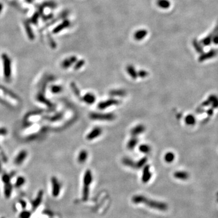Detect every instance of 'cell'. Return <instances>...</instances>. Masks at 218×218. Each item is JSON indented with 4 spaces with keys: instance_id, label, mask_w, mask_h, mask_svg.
I'll return each instance as SVG.
<instances>
[{
    "instance_id": "1",
    "label": "cell",
    "mask_w": 218,
    "mask_h": 218,
    "mask_svg": "<svg viewBox=\"0 0 218 218\" xmlns=\"http://www.w3.org/2000/svg\"><path fill=\"white\" fill-rule=\"evenodd\" d=\"M132 202L135 204H141L143 203L147 206L148 207L156 209L160 211H166L168 210V205L165 203L158 202L153 200H150L147 198L142 195H136L132 198Z\"/></svg>"
},
{
    "instance_id": "2",
    "label": "cell",
    "mask_w": 218,
    "mask_h": 218,
    "mask_svg": "<svg viewBox=\"0 0 218 218\" xmlns=\"http://www.w3.org/2000/svg\"><path fill=\"white\" fill-rule=\"evenodd\" d=\"M0 100L4 104L13 107L19 105V99L10 91L0 86Z\"/></svg>"
},
{
    "instance_id": "3",
    "label": "cell",
    "mask_w": 218,
    "mask_h": 218,
    "mask_svg": "<svg viewBox=\"0 0 218 218\" xmlns=\"http://www.w3.org/2000/svg\"><path fill=\"white\" fill-rule=\"evenodd\" d=\"M1 58L4 79L7 83H9L12 79V61L9 56L5 53L2 54Z\"/></svg>"
},
{
    "instance_id": "4",
    "label": "cell",
    "mask_w": 218,
    "mask_h": 218,
    "mask_svg": "<svg viewBox=\"0 0 218 218\" xmlns=\"http://www.w3.org/2000/svg\"><path fill=\"white\" fill-rule=\"evenodd\" d=\"M93 181V175L92 171L88 169L86 171L84 176L83 190V201H86L89 198V188L90 184Z\"/></svg>"
},
{
    "instance_id": "5",
    "label": "cell",
    "mask_w": 218,
    "mask_h": 218,
    "mask_svg": "<svg viewBox=\"0 0 218 218\" xmlns=\"http://www.w3.org/2000/svg\"><path fill=\"white\" fill-rule=\"evenodd\" d=\"M89 117L92 120L98 121H113L115 119L116 116L113 113H103L98 112H92L89 114Z\"/></svg>"
},
{
    "instance_id": "6",
    "label": "cell",
    "mask_w": 218,
    "mask_h": 218,
    "mask_svg": "<svg viewBox=\"0 0 218 218\" xmlns=\"http://www.w3.org/2000/svg\"><path fill=\"white\" fill-rule=\"evenodd\" d=\"M51 188L52 196L54 197L59 196L61 188V185L56 177H52L51 178Z\"/></svg>"
},
{
    "instance_id": "7",
    "label": "cell",
    "mask_w": 218,
    "mask_h": 218,
    "mask_svg": "<svg viewBox=\"0 0 218 218\" xmlns=\"http://www.w3.org/2000/svg\"><path fill=\"white\" fill-rule=\"evenodd\" d=\"M120 101L119 100L114 98H110L107 100L99 103L98 104V108L100 110H104L113 106L118 105Z\"/></svg>"
},
{
    "instance_id": "8",
    "label": "cell",
    "mask_w": 218,
    "mask_h": 218,
    "mask_svg": "<svg viewBox=\"0 0 218 218\" xmlns=\"http://www.w3.org/2000/svg\"><path fill=\"white\" fill-rule=\"evenodd\" d=\"M28 156V152L26 150H21L19 152L13 160V163L16 165H21L23 163Z\"/></svg>"
},
{
    "instance_id": "9",
    "label": "cell",
    "mask_w": 218,
    "mask_h": 218,
    "mask_svg": "<svg viewBox=\"0 0 218 218\" xmlns=\"http://www.w3.org/2000/svg\"><path fill=\"white\" fill-rule=\"evenodd\" d=\"M102 133H103V130L101 129V128H100L99 127H96L93 128L89 133V134L86 136V139L89 141L93 140V139L99 137L102 134Z\"/></svg>"
},
{
    "instance_id": "10",
    "label": "cell",
    "mask_w": 218,
    "mask_h": 218,
    "mask_svg": "<svg viewBox=\"0 0 218 218\" xmlns=\"http://www.w3.org/2000/svg\"><path fill=\"white\" fill-rule=\"evenodd\" d=\"M77 61V57L75 56H72L69 58H67L61 62V66L64 69H69L73 64H75Z\"/></svg>"
},
{
    "instance_id": "11",
    "label": "cell",
    "mask_w": 218,
    "mask_h": 218,
    "mask_svg": "<svg viewBox=\"0 0 218 218\" xmlns=\"http://www.w3.org/2000/svg\"><path fill=\"white\" fill-rule=\"evenodd\" d=\"M152 173L150 170V166L149 165H146L144 167L142 176V181L143 183L148 182L152 178Z\"/></svg>"
},
{
    "instance_id": "12",
    "label": "cell",
    "mask_w": 218,
    "mask_h": 218,
    "mask_svg": "<svg viewBox=\"0 0 218 218\" xmlns=\"http://www.w3.org/2000/svg\"><path fill=\"white\" fill-rule=\"evenodd\" d=\"M146 127L143 124H138L134 127L130 131V134L132 136H137L138 135L143 133L146 131Z\"/></svg>"
},
{
    "instance_id": "13",
    "label": "cell",
    "mask_w": 218,
    "mask_h": 218,
    "mask_svg": "<svg viewBox=\"0 0 218 218\" xmlns=\"http://www.w3.org/2000/svg\"><path fill=\"white\" fill-rule=\"evenodd\" d=\"M70 26V22L67 19H65L61 23H60L59 25H58L54 27L53 30V33L54 34L58 33L61 32L62 30H63L64 29L69 27Z\"/></svg>"
},
{
    "instance_id": "14",
    "label": "cell",
    "mask_w": 218,
    "mask_h": 218,
    "mask_svg": "<svg viewBox=\"0 0 218 218\" xmlns=\"http://www.w3.org/2000/svg\"><path fill=\"white\" fill-rule=\"evenodd\" d=\"M82 100L87 104H93L96 101V97L92 93H87L82 97Z\"/></svg>"
},
{
    "instance_id": "15",
    "label": "cell",
    "mask_w": 218,
    "mask_h": 218,
    "mask_svg": "<svg viewBox=\"0 0 218 218\" xmlns=\"http://www.w3.org/2000/svg\"><path fill=\"white\" fill-rule=\"evenodd\" d=\"M173 176L178 179L184 181V180H187V179H188L190 175L187 171H176L175 173H174Z\"/></svg>"
},
{
    "instance_id": "16",
    "label": "cell",
    "mask_w": 218,
    "mask_h": 218,
    "mask_svg": "<svg viewBox=\"0 0 218 218\" xmlns=\"http://www.w3.org/2000/svg\"><path fill=\"white\" fill-rule=\"evenodd\" d=\"M126 70L128 75L133 79H136L138 76V72H136L135 68L132 65H128L126 67Z\"/></svg>"
},
{
    "instance_id": "17",
    "label": "cell",
    "mask_w": 218,
    "mask_h": 218,
    "mask_svg": "<svg viewBox=\"0 0 218 218\" xmlns=\"http://www.w3.org/2000/svg\"><path fill=\"white\" fill-rule=\"evenodd\" d=\"M147 35V31L145 29H141L136 31L134 34V38L136 41H141L143 40Z\"/></svg>"
},
{
    "instance_id": "18",
    "label": "cell",
    "mask_w": 218,
    "mask_h": 218,
    "mask_svg": "<svg viewBox=\"0 0 218 218\" xmlns=\"http://www.w3.org/2000/svg\"><path fill=\"white\" fill-rule=\"evenodd\" d=\"M138 142H139V140L136 136H132V138H131L127 142V149L130 150H133L138 145Z\"/></svg>"
},
{
    "instance_id": "19",
    "label": "cell",
    "mask_w": 218,
    "mask_h": 218,
    "mask_svg": "<svg viewBox=\"0 0 218 218\" xmlns=\"http://www.w3.org/2000/svg\"><path fill=\"white\" fill-rule=\"evenodd\" d=\"M88 158V152L86 150H82L79 153L78 156V162L79 163H84Z\"/></svg>"
},
{
    "instance_id": "20",
    "label": "cell",
    "mask_w": 218,
    "mask_h": 218,
    "mask_svg": "<svg viewBox=\"0 0 218 218\" xmlns=\"http://www.w3.org/2000/svg\"><path fill=\"white\" fill-rule=\"evenodd\" d=\"M109 93L111 97H124L126 92L122 89H114L110 90Z\"/></svg>"
},
{
    "instance_id": "21",
    "label": "cell",
    "mask_w": 218,
    "mask_h": 218,
    "mask_svg": "<svg viewBox=\"0 0 218 218\" xmlns=\"http://www.w3.org/2000/svg\"><path fill=\"white\" fill-rule=\"evenodd\" d=\"M213 109L218 108V97L215 95H210L207 100Z\"/></svg>"
},
{
    "instance_id": "22",
    "label": "cell",
    "mask_w": 218,
    "mask_h": 218,
    "mask_svg": "<svg viewBox=\"0 0 218 218\" xmlns=\"http://www.w3.org/2000/svg\"><path fill=\"white\" fill-rule=\"evenodd\" d=\"M122 163L125 166H127V167H131L133 168H135L136 163L133 160H132L129 158H127V157L124 158L122 160Z\"/></svg>"
},
{
    "instance_id": "23",
    "label": "cell",
    "mask_w": 218,
    "mask_h": 218,
    "mask_svg": "<svg viewBox=\"0 0 218 218\" xmlns=\"http://www.w3.org/2000/svg\"><path fill=\"white\" fill-rule=\"evenodd\" d=\"M196 118L193 114H188L185 118V122L188 125H193L196 124Z\"/></svg>"
},
{
    "instance_id": "24",
    "label": "cell",
    "mask_w": 218,
    "mask_h": 218,
    "mask_svg": "<svg viewBox=\"0 0 218 218\" xmlns=\"http://www.w3.org/2000/svg\"><path fill=\"white\" fill-rule=\"evenodd\" d=\"M157 5L161 9H167L170 7V2L168 0H158Z\"/></svg>"
},
{
    "instance_id": "25",
    "label": "cell",
    "mask_w": 218,
    "mask_h": 218,
    "mask_svg": "<svg viewBox=\"0 0 218 218\" xmlns=\"http://www.w3.org/2000/svg\"><path fill=\"white\" fill-rule=\"evenodd\" d=\"M62 90H63V88L61 86L56 85V84L52 85L50 88V90L52 94L60 93H61Z\"/></svg>"
},
{
    "instance_id": "26",
    "label": "cell",
    "mask_w": 218,
    "mask_h": 218,
    "mask_svg": "<svg viewBox=\"0 0 218 218\" xmlns=\"http://www.w3.org/2000/svg\"><path fill=\"white\" fill-rule=\"evenodd\" d=\"M174 158H175V155L171 152L166 153L164 156V161L167 163H171L174 161Z\"/></svg>"
},
{
    "instance_id": "27",
    "label": "cell",
    "mask_w": 218,
    "mask_h": 218,
    "mask_svg": "<svg viewBox=\"0 0 218 218\" xmlns=\"http://www.w3.org/2000/svg\"><path fill=\"white\" fill-rule=\"evenodd\" d=\"M139 150L143 153H149L151 151V147L147 144H142L139 146Z\"/></svg>"
},
{
    "instance_id": "28",
    "label": "cell",
    "mask_w": 218,
    "mask_h": 218,
    "mask_svg": "<svg viewBox=\"0 0 218 218\" xmlns=\"http://www.w3.org/2000/svg\"><path fill=\"white\" fill-rule=\"evenodd\" d=\"M147 161H148V159L147 157H143L142 158H141V160H139L138 161H137L136 163L135 168L139 169V168L143 167L144 166H145L146 165V164L147 163Z\"/></svg>"
},
{
    "instance_id": "29",
    "label": "cell",
    "mask_w": 218,
    "mask_h": 218,
    "mask_svg": "<svg viewBox=\"0 0 218 218\" xmlns=\"http://www.w3.org/2000/svg\"><path fill=\"white\" fill-rule=\"evenodd\" d=\"M25 28H26V30L27 36L30 38V40H34V38H35L34 34L33 33V31H32L30 25L28 23L25 24Z\"/></svg>"
},
{
    "instance_id": "30",
    "label": "cell",
    "mask_w": 218,
    "mask_h": 218,
    "mask_svg": "<svg viewBox=\"0 0 218 218\" xmlns=\"http://www.w3.org/2000/svg\"><path fill=\"white\" fill-rule=\"evenodd\" d=\"M70 87L71 89L73 91V92L74 93V94L78 98H79L81 97V93H80V90H79V89L78 88L77 86L76 85V84L74 82H72L70 84Z\"/></svg>"
},
{
    "instance_id": "31",
    "label": "cell",
    "mask_w": 218,
    "mask_h": 218,
    "mask_svg": "<svg viewBox=\"0 0 218 218\" xmlns=\"http://www.w3.org/2000/svg\"><path fill=\"white\" fill-rule=\"evenodd\" d=\"M85 64V61L84 59H79V60H77L76 62L75 63V65H74V69L75 70H79L81 67H83Z\"/></svg>"
},
{
    "instance_id": "32",
    "label": "cell",
    "mask_w": 218,
    "mask_h": 218,
    "mask_svg": "<svg viewBox=\"0 0 218 218\" xmlns=\"http://www.w3.org/2000/svg\"><path fill=\"white\" fill-rule=\"evenodd\" d=\"M40 12H35L33 16H32V18H30V22L34 24H37V23H38V21L39 19V18H40Z\"/></svg>"
},
{
    "instance_id": "33",
    "label": "cell",
    "mask_w": 218,
    "mask_h": 218,
    "mask_svg": "<svg viewBox=\"0 0 218 218\" xmlns=\"http://www.w3.org/2000/svg\"><path fill=\"white\" fill-rule=\"evenodd\" d=\"M57 4L54 1H46L44 3H43L42 7H50L52 9H54L55 7H56Z\"/></svg>"
},
{
    "instance_id": "34",
    "label": "cell",
    "mask_w": 218,
    "mask_h": 218,
    "mask_svg": "<svg viewBox=\"0 0 218 218\" xmlns=\"http://www.w3.org/2000/svg\"><path fill=\"white\" fill-rule=\"evenodd\" d=\"M24 182H25V179L24 178L21 177V176H19V177H18V178H17L16 179L15 185L18 186V187H19V186L23 185Z\"/></svg>"
},
{
    "instance_id": "35",
    "label": "cell",
    "mask_w": 218,
    "mask_h": 218,
    "mask_svg": "<svg viewBox=\"0 0 218 218\" xmlns=\"http://www.w3.org/2000/svg\"><path fill=\"white\" fill-rule=\"evenodd\" d=\"M148 75H149V73L146 70H141L138 72V76L141 78H146Z\"/></svg>"
},
{
    "instance_id": "36",
    "label": "cell",
    "mask_w": 218,
    "mask_h": 218,
    "mask_svg": "<svg viewBox=\"0 0 218 218\" xmlns=\"http://www.w3.org/2000/svg\"><path fill=\"white\" fill-rule=\"evenodd\" d=\"M7 133V130L5 128H0V135H5Z\"/></svg>"
},
{
    "instance_id": "37",
    "label": "cell",
    "mask_w": 218,
    "mask_h": 218,
    "mask_svg": "<svg viewBox=\"0 0 218 218\" xmlns=\"http://www.w3.org/2000/svg\"><path fill=\"white\" fill-rule=\"evenodd\" d=\"M53 16V15L52 14H49V15H44L43 16V19L46 21V20H48V19H50L52 18Z\"/></svg>"
},
{
    "instance_id": "38",
    "label": "cell",
    "mask_w": 218,
    "mask_h": 218,
    "mask_svg": "<svg viewBox=\"0 0 218 218\" xmlns=\"http://www.w3.org/2000/svg\"><path fill=\"white\" fill-rule=\"evenodd\" d=\"M207 113L209 114V115H212L213 114V110L212 109H209L208 111H207Z\"/></svg>"
},
{
    "instance_id": "39",
    "label": "cell",
    "mask_w": 218,
    "mask_h": 218,
    "mask_svg": "<svg viewBox=\"0 0 218 218\" xmlns=\"http://www.w3.org/2000/svg\"><path fill=\"white\" fill-rule=\"evenodd\" d=\"M2 9H3V5L2 3L0 2V13L2 12Z\"/></svg>"
},
{
    "instance_id": "40",
    "label": "cell",
    "mask_w": 218,
    "mask_h": 218,
    "mask_svg": "<svg viewBox=\"0 0 218 218\" xmlns=\"http://www.w3.org/2000/svg\"></svg>"
}]
</instances>
